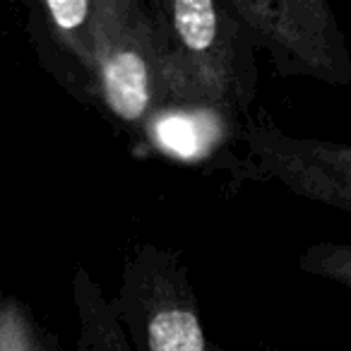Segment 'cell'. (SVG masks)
<instances>
[{"instance_id": "cell-1", "label": "cell", "mask_w": 351, "mask_h": 351, "mask_svg": "<svg viewBox=\"0 0 351 351\" xmlns=\"http://www.w3.org/2000/svg\"><path fill=\"white\" fill-rule=\"evenodd\" d=\"M161 46L164 106L210 108L243 123L253 111L255 46L229 0H147Z\"/></svg>"}, {"instance_id": "cell-2", "label": "cell", "mask_w": 351, "mask_h": 351, "mask_svg": "<svg viewBox=\"0 0 351 351\" xmlns=\"http://www.w3.org/2000/svg\"><path fill=\"white\" fill-rule=\"evenodd\" d=\"M111 308L130 351H221L207 337L191 274L173 248L135 241Z\"/></svg>"}, {"instance_id": "cell-3", "label": "cell", "mask_w": 351, "mask_h": 351, "mask_svg": "<svg viewBox=\"0 0 351 351\" xmlns=\"http://www.w3.org/2000/svg\"><path fill=\"white\" fill-rule=\"evenodd\" d=\"M97 106L142 142L164 106L161 46L147 0H94L92 12Z\"/></svg>"}, {"instance_id": "cell-4", "label": "cell", "mask_w": 351, "mask_h": 351, "mask_svg": "<svg viewBox=\"0 0 351 351\" xmlns=\"http://www.w3.org/2000/svg\"><path fill=\"white\" fill-rule=\"evenodd\" d=\"M255 49H265L282 77L351 84V53L325 0H229Z\"/></svg>"}, {"instance_id": "cell-5", "label": "cell", "mask_w": 351, "mask_h": 351, "mask_svg": "<svg viewBox=\"0 0 351 351\" xmlns=\"http://www.w3.org/2000/svg\"><path fill=\"white\" fill-rule=\"evenodd\" d=\"M241 140L255 178L351 215V145L291 135L263 106L243 118Z\"/></svg>"}, {"instance_id": "cell-6", "label": "cell", "mask_w": 351, "mask_h": 351, "mask_svg": "<svg viewBox=\"0 0 351 351\" xmlns=\"http://www.w3.org/2000/svg\"><path fill=\"white\" fill-rule=\"evenodd\" d=\"M92 12L94 0H41L29 5L27 29L41 65L73 97L97 106Z\"/></svg>"}, {"instance_id": "cell-7", "label": "cell", "mask_w": 351, "mask_h": 351, "mask_svg": "<svg viewBox=\"0 0 351 351\" xmlns=\"http://www.w3.org/2000/svg\"><path fill=\"white\" fill-rule=\"evenodd\" d=\"M234 130L241 135V123L210 108L161 106L152 116L140 145L166 156L200 159L202 154H212L221 147L226 135Z\"/></svg>"}, {"instance_id": "cell-8", "label": "cell", "mask_w": 351, "mask_h": 351, "mask_svg": "<svg viewBox=\"0 0 351 351\" xmlns=\"http://www.w3.org/2000/svg\"><path fill=\"white\" fill-rule=\"evenodd\" d=\"M56 344L39 327L32 308L0 284V351H53Z\"/></svg>"}, {"instance_id": "cell-9", "label": "cell", "mask_w": 351, "mask_h": 351, "mask_svg": "<svg viewBox=\"0 0 351 351\" xmlns=\"http://www.w3.org/2000/svg\"><path fill=\"white\" fill-rule=\"evenodd\" d=\"M301 272L351 289V243H313L298 255Z\"/></svg>"}, {"instance_id": "cell-10", "label": "cell", "mask_w": 351, "mask_h": 351, "mask_svg": "<svg viewBox=\"0 0 351 351\" xmlns=\"http://www.w3.org/2000/svg\"><path fill=\"white\" fill-rule=\"evenodd\" d=\"M260 351H277V349H274V346H263Z\"/></svg>"}, {"instance_id": "cell-11", "label": "cell", "mask_w": 351, "mask_h": 351, "mask_svg": "<svg viewBox=\"0 0 351 351\" xmlns=\"http://www.w3.org/2000/svg\"><path fill=\"white\" fill-rule=\"evenodd\" d=\"M56 346H58V344H56ZM53 351H58V349H53Z\"/></svg>"}]
</instances>
